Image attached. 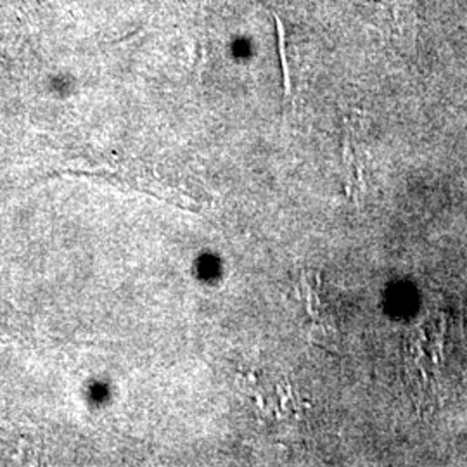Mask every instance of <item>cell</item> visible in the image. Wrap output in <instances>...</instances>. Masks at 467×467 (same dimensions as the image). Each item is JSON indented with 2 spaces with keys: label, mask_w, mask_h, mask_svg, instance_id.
I'll return each mask as SVG.
<instances>
[{
  "label": "cell",
  "mask_w": 467,
  "mask_h": 467,
  "mask_svg": "<svg viewBox=\"0 0 467 467\" xmlns=\"http://www.w3.org/2000/svg\"><path fill=\"white\" fill-rule=\"evenodd\" d=\"M275 19V28H277V46H279V54H281V65H283L284 75V94L285 98L291 96V78H289V65H287V57H285V32H284L283 21L279 15L272 13Z\"/></svg>",
  "instance_id": "obj_1"
}]
</instances>
